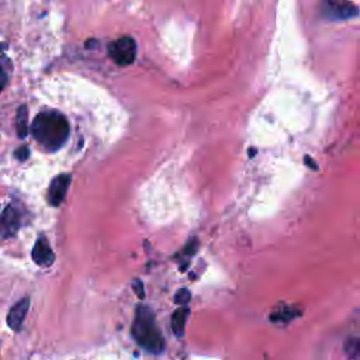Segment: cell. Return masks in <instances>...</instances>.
Returning a JSON list of instances; mask_svg holds the SVG:
<instances>
[{
  "label": "cell",
  "mask_w": 360,
  "mask_h": 360,
  "mask_svg": "<svg viewBox=\"0 0 360 360\" xmlns=\"http://www.w3.org/2000/svg\"><path fill=\"white\" fill-rule=\"evenodd\" d=\"M108 56L120 66L131 65L136 58V42L132 37H121L107 46Z\"/></svg>",
  "instance_id": "277c9868"
},
{
  "label": "cell",
  "mask_w": 360,
  "mask_h": 360,
  "mask_svg": "<svg viewBox=\"0 0 360 360\" xmlns=\"http://www.w3.org/2000/svg\"><path fill=\"white\" fill-rule=\"evenodd\" d=\"M132 287H134V290H135V292H136V295H138L139 298H143V297H145V294H143V284H142L141 280H134Z\"/></svg>",
  "instance_id": "4fadbf2b"
},
{
  "label": "cell",
  "mask_w": 360,
  "mask_h": 360,
  "mask_svg": "<svg viewBox=\"0 0 360 360\" xmlns=\"http://www.w3.org/2000/svg\"><path fill=\"white\" fill-rule=\"evenodd\" d=\"M15 129H17V136L24 139L28 134V108L27 105H20L15 114Z\"/></svg>",
  "instance_id": "30bf717a"
},
{
  "label": "cell",
  "mask_w": 360,
  "mask_h": 360,
  "mask_svg": "<svg viewBox=\"0 0 360 360\" xmlns=\"http://www.w3.org/2000/svg\"><path fill=\"white\" fill-rule=\"evenodd\" d=\"M14 156H15L18 160H25V159L30 156V149H28V146H27V145H22V146H20L18 149H15Z\"/></svg>",
  "instance_id": "7c38bea8"
},
{
  "label": "cell",
  "mask_w": 360,
  "mask_h": 360,
  "mask_svg": "<svg viewBox=\"0 0 360 360\" xmlns=\"http://www.w3.org/2000/svg\"><path fill=\"white\" fill-rule=\"evenodd\" d=\"M32 260L39 266V267H49L55 262V253L51 249L49 240L46 236L39 235L34 243L32 252H31Z\"/></svg>",
  "instance_id": "52a82bcc"
},
{
  "label": "cell",
  "mask_w": 360,
  "mask_h": 360,
  "mask_svg": "<svg viewBox=\"0 0 360 360\" xmlns=\"http://www.w3.org/2000/svg\"><path fill=\"white\" fill-rule=\"evenodd\" d=\"M188 314H190V309L187 307H181L176 309L172 315V329L177 338H181L184 333V326H186Z\"/></svg>",
  "instance_id": "9c48e42d"
},
{
  "label": "cell",
  "mask_w": 360,
  "mask_h": 360,
  "mask_svg": "<svg viewBox=\"0 0 360 360\" xmlns=\"http://www.w3.org/2000/svg\"><path fill=\"white\" fill-rule=\"evenodd\" d=\"M8 83V76L7 72L4 70V68L0 65V91L6 87V84Z\"/></svg>",
  "instance_id": "5bb4252c"
},
{
  "label": "cell",
  "mask_w": 360,
  "mask_h": 360,
  "mask_svg": "<svg viewBox=\"0 0 360 360\" xmlns=\"http://www.w3.org/2000/svg\"><path fill=\"white\" fill-rule=\"evenodd\" d=\"M190 298H191V294H190V291H188L187 288L179 290V292L174 295L176 304H180V305H187L188 301H190Z\"/></svg>",
  "instance_id": "8fae6325"
},
{
  "label": "cell",
  "mask_w": 360,
  "mask_h": 360,
  "mask_svg": "<svg viewBox=\"0 0 360 360\" xmlns=\"http://www.w3.org/2000/svg\"><path fill=\"white\" fill-rule=\"evenodd\" d=\"M131 333L135 342L146 352H150L153 354L163 352L165 340L150 308L145 305L136 307Z\"/></svg>",
  "instance_id": "7a4b0ae2"
},
{
  "label": "cell",
  "mask_w": 360,
  "mask_h": 360,
  "mask_svg": "<svg viewBox=\"0 0 360 360\" xmlns=\"http://www.w3.org/2000/svg\"><path fill=\"white\" fill-rule=\"evenodd\" d=\"M22 225V211L14 205L8 204L0 217V238L14 236Z\"/></svg>",
  "instance_id": "5b68a950"
},
{
  "label": "cell",
  "mask_w": 360,
  "mask_h": 360,
  "mask_svg": "<svg viewBox=\"0 0 360 360\" xmlns=\"http://www.w3.org/2000/svg\"><path fill=\"white\" fill-rule=\"evenodd\" d=\"M30 308V298L24 297L20 301H17L8 311L7 315V325L13 330H20L22 326V322L25 319V315Z\"/></svg>",
  "instance_id": "ba28073f"
},
{
  "label": "cell",
  "mask_w": 360,
  "mask_h": 360,
  "mask_svg": "<svg viewBox=\"0 0 360 360\" xmlns=\"http://www.w3.org/2000/svg\"><path fill=\"white\" fill-rule=\"evenodd\" d=\"M360 14V8L350 0H322L321 15L329 21H346Z\"/></svg>",
  "instance_id": "3957f363"
},
{
  "label": "cell",
  "mask_w": 360,
  "mask_h": 360,
  "mask_svg": "<svg viewBox=\"0 0 360 360\" xmlns=\"http://www.w3.org/2000/svg\"><path fill=\"white\" fill-rule=\"evenodd\" d=\"M304 160H305V163H307L308 166L311 165L312 170H316V167H318V166H316V163H315V162H314V160H312L309 156H305V159H304Z\"/></svg>",
  "instance_id": "9a60e30c"
},
{
  "label": "cell",
  "mask_w": 360,
  "mask_h": 360,
  "mask_svg": "<svg viewBox=\"0 0 360 360\" xmlns=\"http://www.w3.org/2000/svg\"><path fill=\"white\" fill-rule=\"evenodd\" d=\"M69 122L58 111L38 112L31 125L34 139L48 152L59 150L69 138Z\"/></svg>",
  "instance_id": "6da1fadb"
},
{
  "label": "cell",
  "mask_w": 360,
  "mask_h": 360,
  "mask_svg": "<svg viewBox=\"0 0 360 360\" xmlns=\"http://www.w3.org/2000/svg\"><path fill=\"white\" fill-rule=\"evenodd\" d=\"M70 174L68 173H62V174H58L56 177L52 179L49 187H48V194H46V198H48V202L52 205V207H58L62 204V201L65 200V195H66V191L70 186Z\"/></svg>",
  "instance_id": "8992f818"
}]
</instances>
